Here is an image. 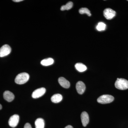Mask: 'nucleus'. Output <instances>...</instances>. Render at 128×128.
<instances>
[{"label":"nucleus","mask_w":128,"mask_h":128,"mask_svg":"<svg viewBox=\"0 0 128 128\" xmlns=\"http://www.w3.org/2000/svg\"><path fill=\"white\" fill-rule=\"evenodd\" d=\"M73 6V3L72 2H70L66 3V4L64 5L61 6L60 10L62 11L65 10H69L71 9Z\"/></svg>","instance_id":"dca6fc26"},{"label":"nucleus","mask_w":128,"mask_h":128,"mask_svg":"<svg viewBox=\"0 0 128 128\" xmlns=\"http://www.w3.org/2000/svg\"></svg>","instance_id":"5701e85b"},{"label":"nucleus","mask_w":128,"mask_h":128,"mask_svg":"<svg viewBox=\"0 0 128 128\" xmlns=\"http://www.w3.org/2000/svg\"><path fill=\"white\" fill-rule=\"evenodd\" d=\"M79 12L80 14H86L89 16H91V14L90 10L88 8H82L80 9L79 10Z\"/></svg>","instance_id":"f3484780"},{"label":"nucleus","mask_w":128,"mask_h":128,"mask_svg":"<svg viewBox=\"0 0 128 128\" xmlns=\"http://www.w3.org/2000/svg\"><path fill=\"white\" fill-rule=\"evenodd\" d=\"M2 105H1L0 104V110H1V109H2Z\"/></svg>","instance_id":"4be33fe9"},{"label":"nucleus","mask_w":128,"mask_h":128,"mask_svg":"<svg viewBox=\"0 0 128 128\" xmlns=\"http://www.w3.org/2000/svg\"><path fill=\"white\" fill-rule=\"evenodd\" d=\"M54 62V61L53 58H49L42 60L41 62V64L43 66H47L52 64Z\"/></svg>","instance_id":"4468645a"},{"label":"nucleus","mask_w":128,"mask_h":128,"mask_svg":"<svg viewBox=\"0 0 128 128\" xmlns=\"http://www.w3.org/2000/svg\"><path fill=\"white\" fill-rule=\"evenodd\" d=\"M58 81L60 84L64 88L67 89L69 88L70 86V82L64 77H60L58 80Z\"/></svg>","instance_id":"9b49d317"},{"label":"nucleus","mask_w":128,"mask_h":128,"mask_svg":"<svg viewBox=\"0 0 128 128\" xmlns=\"http://www.w3.org/2000/svg\"><path fill=\"white\" fill-rule=\"evenodd\" d=\"M11 52V48L8 44H5L0 48V57H5L9 55Z\"/></svg>","instance_id":"20e7f679"},{"label":"nucleus","mask_w":128,"mask_h":128,"mask_svg":"<svg viewBox=\"0 0 128 128\" xmlns=\"http://www.w3.org/2000/svg\"><path fill=\"white\" fill-rule=\"evenodd\" d=\"M106 25L102 22H99L96 27L97 30L98 31H104L106 29Z\"/></svg>","instance_id":"a211bd4d"},{"label":"nucleus","mask_w":128,"mask_h":128,"mask_svg":"<svg viewBox=\"0 0 128 128\" xmlns=\"http://www.w3.org/2000/svg\"><path fill=\"white\" fill-rule=\"evenodd\" d=\"M22 1H23V0H13V1L14 2H18Z\"/></svg>","instance_id":"aec40b11"},{"label":"nucleus","mask_w":128,"mask_h":128,"mask_svg":"<svg viewBox=\"0 0 128 128\" xmlns=\"http://www.w3.org/2000/svg\"><path fill=\"white\" fill-rule=\"evenodd\" d=\"M63 97L61 94H55L53 95L51 98V100L54 103H58L62 100Z\"/></svg>","instance_id":"f8f14e48"},{"label":"nucleus","mask_w":128,"mask_h":128,"mask_svg":"<svg viewBox=\"0 0 128 128\" xmlns=\"http://www.w3.org/2000/svg\"><path fill=\"white\" fill-rule=\"evenodd\" d=\"M116 12L114 10L110 8H106L104 11V15L108 20H111L116 16Z\"/></svg>","instance_id":"39448f33"},{"label":"nucleus","mask_w":128,"mask_h":128,"mask_svg":"<svg viewBox=\"0 0 128 128\" xmlns=\"http://www.w3.org/2000/svg\"><path fill=\"white\" fill-rule=\"evenodd\" d=\"M75 66L76 70L80 72H83L87 69L86 66L82 63H77L76 64Z\"/></svg>","instance_id":"2eb2a0df"},{"label":"nucleus","mask_w":128,"mask_h":128,"mask_svg":"<svg viewBox=\"0 0 128 128\" xmlns=\"http://www.w3.org/2000/svg\"><path fill=\"white\" fill-rule=\"evenodd\" d=\"M76 88L77 92L80 94H82L84 92L86 87L84 83L82 81H79L76 83Z\"/></svg>","instance_id":"6e6552de"},{"label":"nucleus","mask_w":128,"mask_h":128,"mask_svg":"<svg viewBox=\"0 0 128 128\" xmlns=\"http://www.w3.org/2000/svg\"><path fill=\"white\" fill-rule=\"evenodd\" d=\"M46 92V89L44 88H41L36 89L32 94V98H37L41 97L45 94Z\"/></svg>","instance_id":"0eeeda50"},{"label":"nucleus","mask_w":128,"mask_h":128,"mask_svg":"<svg viewBox=\"0 0 128 128\" xmlns=\"http://www.w3.org/2000/svg\"><path fill=\"white\" fill-rule=\"evenodd\" d=\"M3 97L6 100L10 102L13 100L15 96L11 92L9 91H6L3 94Z\"/></svg>","instance_id":"9d476101"},{"label":"nucleus","mask_w":128,"mask_h":128,"mask_svg":"<svg viewBox=\"0 0 128 128\" xmlns=\"http://www.w3.org/2000/svg\"><path fill=\"white\" fill-rule=\"evenodd\" d=\"M81 119L83 126L86 127L89 122V116L86 112H83L81 114Z\"/></svg>","instance_id":"1a4fd4ad"},{"label":"nucleus","mask_w":128,"mask_h":128,"mask_svg":"<svg viewBox=\"0 0 128 128\" xmlns=\"http://www.w3.org/2000/svg\"><path fill=\"white\" fill-rule=\"evenodd\" d=\"M29 74L26 73H22L18 74L15 78V81L18 84H23L27 82L29 79Z\"/></svg>","instance_id":"f257e3e1"},{"label":"nucleus","mask_w":128,"mask_h":128,"mask_svg":"<svg viewBox=\"0 0 128 128\" xmlns=\"http://www.w3.org/2000/svg\"><path fill=\"white\" fill-rule=\"evenodd\" d=\"M24 128H32L31 124H30L27 123L25 124Z\"/></svg>","instance_id":"6ab92c4d"},{"label":"nucleus","mask_w":128,"mask_h":128,"mask_svg":"<svg viewBox=\"0 0 128 128\" xmlns=\"http://www.w3.org/2000/svg\"><path fill=\"white\" fill-rule=\"evenodd\" d=\"M114 100L112 96L109 95H104L101 96L97 99L98 103L102 104H106L111 103Z\"/></svg>","instance_id":"7ed1b4c3"},{"label":"nucleus","mask_w":128,"mask_h":128,"mask_svg":"<svg viewBox=\"0 0 128 128\" xmlns=\"http://www.w3.org/2000/svg\"><path fill=\"white\" fill-rule=\"evenodd\" d=\"M114 85L115 87L120 90H124L128 89V81L123 78H117Z\"/></svg>","instance_id":"f03ea898"},{"label":"nucleus","mask_w":128,"mask_h":128,"mask_svg":"<svg viewBox=\"0 0 128 128\" xmlns=\"http://www.w3.org/2000/svg\"><path fill=\"white\" fill-rule=\"evenodd\" d=\"M36 128H44V121L42 118H38L35 121Z\"/></svg>","instance_id":"ddd939ff"},{"label":"nucleus","mask_w":128,"mask_h":128,"mask_svg":"<svg viewBox=\"0 0 128 128\" xmlns=\"http://www.w3.org/2000/svg\"><path fill=\"white\" fill-rule=\"evenodd\" d=\"M64 128H73L71 125H68V126H66Z\"/></svg>","instance_id":"412c9836"},{"label":"nucleus","mask_w":128,"mask_h":128,"mask_svg":"<svg viewBox=\"0 0 128 128\" xmlns=\"http://www.w3.org/2000/svg\"><path fill=\"white\" fill-rule=\"evenodd\" d=\"M19 120V116L18 114H15L10 118L9 120V126L12 128H14L17 126Z\"/></svg>","instance_id":"423d86ee"}]
</instances>
